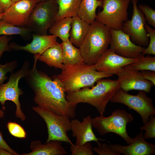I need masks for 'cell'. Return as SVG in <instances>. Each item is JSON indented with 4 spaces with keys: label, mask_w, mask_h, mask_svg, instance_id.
<instances>
[{
    "label": "cell",
    "mask_w": 155,
    "mask_h": 155,
    "mask_svg": "<svg viewBox=\"0 0 155 155\" xmlns=\"http://www.w3.org/2000/svg\"><path fill=\"white\" fill-rule=\"evenodd\" d=\"M7 127L10 133L15 137L24 138L26 137V133L23 128L19 124L13 122H9Z\"/></svg>",
    "instance_id": "obj_32"
},
{
    "label": "cell",
    "mask_w": 155,
    "mask_h": 155,
    "mask_svg": "<svg viewBox=\"0 0 155 155\" xmlns=\"http://www.w3.org/2000/svg\"><path fill=\"white\" fill-rule=\"evenodd\" d=\"M111 39L110 29L95 20L90 24L87 34L79 47L84 62L95 64L108 49Z\"/></svg>",
    "instance_id": "obj_4"
},
{
    "label": "cell",
    "mask_w": 155,
    "mask_h": 155,
    "mask_svg": "<svg viewBox=\"0 0 155 155\" xmlns=\"http://www.w3.org/2000/svg\"><path fill=\"white\" fill-rule=\"evenodd\" d=\"M146 93L144 91L140 90L136 95H132L119 88L110 101L123 104L136 111L140 115L143 123L145 124L149 121L150 116L155 115L153 100L147 96Z\"/></svg>",
    "instance_id": "obj_10"
},
{
    "label": "cell",
    "mask_w": 155,
    "mask_h": 155,
    "mask_svg": "<svg viewBox=\"0 0 155 155\" xmlns=\"http://www.w3.org/2000/svg\"><path fill=\"white\" fill-rule=\"evenodd\" d=\"M19 0H11V1L12 3L15 2H16V1Z\"/></svg>",
    "instance_id": "obj_44"
},
{
    "label": "cell",
    "mask_w": 155,
    "mask_h": 155,
    "mask_svg": "<svg viewBox=\"0 0 155 155\" xmlns=\"http://www.w3.org/2000/svg\"><path fill=\"white\" fill-rule=\"evenodd\" d=\"M90 24L82 20L78 15L72 18L69 40L79 47L84 40L88 31Z\"/></svg>",
    "instance_id": "obj_20"
},
{
    "label": "cell",
    "mask_w": 155,
    "mask_h": 155,
    "mask_svg": "<svg viewBox=\"0 0 155 155\" xmlns=\"http://www.w3.org/2000/svg\"><path fill=\"white\" fill-rule=\"evenodd\" d=\"M138 8L145 14L147 24L155 27V10L148 5L141 4Z\"/></svg>",
    "instance_id": "obj_33"
},
{
    "label": "cell",
    "mask_w": 155,
    "mask_h": 155,
    "mask_svg": "<svg viewBox=\"0 0 155 155\" xmlns=\"http://www.w3.org/2000/svg\"><path fill=\"white\" fill-rule=\"evenodd\" d=\"M154 115L150 116L148 122L140 128L141 131H146L143 134L144 138L145 140L155 138V117Z\"/></svg>",
    "instance_id": "obj_30"
},
{
    "label": "cell",
    "mask_w": 155,
    "mask_h": 155,
    "mask_svg": "<svg viewBox=\"0 0 155 155\" xmlns=\"http://www.w3.org/2000/svg\"><path fill=\"white\" fill-rule=\"evenodd\" d=\"M28 61H24L20 69L14 73H11L7 82L0 85V103L2 105V109L3 110L5 109L4 105L6 101L13 102L16 106V117L22 121H24L26 117L21 108L19 100V96L22 95L24 92L19 87L18 83L20 80L25 77L28 74L30 69Z\"/></svg>",
    "instance_id": "obj_8"
},
{
    "label": "cell",
    "mask_w": 155,
    "mask_h": 155,
    "mask_svg": "<svg viewBox=\"0 0 155 155\" xmlns=\"http://www.w3.org/2000/svg\"><path fill=\"white\" fill-rule=\"evenodd\" d=\"M12 3L11 0H0V7L4 12Z\"/></svg>",
    "instance_id": "obj_38"
},
{
    "label": "cell",
    "mask_w": 155,
    "mask_h": 155,
    "mask_svg": "<svg viewBox=\"0 0 155 155\" xmlns=\"http://www.w3.org/2000/svg\"><path fill=\"white\" fill-rule=\"evenodd\" d=\"M134 69L138 71L150 70L155 71V57L144 55L138 58V60L129 64Z\"/></svg>",
    "instance_id": "obj_27"
},
{
    "label": "cell",
    "mask_w": 155,
    "mask_h": 155,
    "mask_svg": "<svg viewBox=\"0 0 155 155\" xmlns=\"http://www.w3.org/2000/svg\"><path fill=\"white\" fill-rule=\"evenodd\" d=\"M95 86L66 92L65 97L71 104L86 103L94 107L100 115H104L106 106L116 91L120 88L118 80L101 79Z\"/></svg>",
    "instance_id": "obj_3"
},
{
    "label": "cell",
    "mask_w": 155,
    "mask_h": 155,
    "mask_svg": "<svg viewBox=\"0 0 155 155\" xmlns=\"http://www.w3.org/2000/svg\"><path fill=\"white\" fill-rule=\"evenodd\" d=\"M61 73L53 77V80L64 92L74 91L86 87H92L98 80L113 76L97 71L94 65L85 63L71 66L63 64Z\"/></svg>",
    "instance_id": "obj_2"
},
{
    "label": "cell",
    "mask_w": 155,
    "mask_h": 155,
    "mask_svg": "<svg viewBox=\"0 0 155 155\" xmlns=\"http://www.w3.org/2000/svg\"><path fill=\"white\" fill-rule=\"evenodd\" d=\"M108 146L112 150L125 155H150L155 153V145L146 141L143 137V131H141L134 137L133 141L128 145L115 144Z\"/></svg>",
    "instance_id": "obj_16"
},
{
    "label": "cell",
    "mask_w": 155,
    "mask_h": 155,
    "mask_svg": "<svg viewBox=\"0 0 155 155\" xmlns=\"http://www.w3.org/2000/svg\"><path fill=\"white\" fill-rule=\"evenodd\" d=\"M34 65L24 77L27 85L34 92V100L39 106L69 118L76 116L77 104L67 101L63 89L45 73L38 70L37 59L34 57Z\"/></svg>",
    "instance_id": "obj_1"
},
{
    "label": "cell",
    "mask_w": 155,
    "mask_h": 155,
    "mask_svg": "<svg viewBox=\"0 0 155 155\" xmlns=\"http://www.w3.org/2000/svg\"><path fill=\"white\" fill-rule=\"evenodd\" d=\"M131 0H102L103 9L96 14L95 20L110 29L121 30L128 20L127 9Z\"/></svg>",
    "instance_id": "obj_9"
},
{
    "label": "cell",
    "mask_w": 155,
    "mask_h": 155,
    "mask_svg": "<svg viewBox=\"0 0 155 155\" xmlns=\"http://www.w3.org/2000/svg\"><path fill=\"white\" fill-rule=\"evenodd\" d=\"M63 54V63L71 66L84 63L79 49L74 46L69 40L61 44Z\"/></svg>",
    "instance_id": "obj_23"
},
{
    "label": "cell",
    "mask_w": 155,
    "mask_h": 155,
    "mask_svg": "<svg viewBox=\"0 0 155 155\" xmlns=\"http://www.w3.org/2000/svg\"><path fill=\"white\" fill-rule=\"evenodd\" d=\"M117 75L120 88L126 92L137 90L149 93L154 85L152 82L143 78L139 71L133 68L129 64L123 67Z\"/></svg>",
    "instance_id": "obj_13"
},
{
    "label": "cell",
    "mask_w": 155,
    "mask_h": 155,
    "mask_svg": "<svg viewBox=\"0 0 155 155\" xmlns=\"http://www.w3.org/2000/svg\"><path fill=\"white\" fill-rule=\"evenodd\" d=\"M142 77L146 80L152 82L155 85V71L150 70H142L140 72Z\"/></svg>",
    "instance_id": "obj_36"
},
{
    "label": "cell",
    "mask_w": 155,
    "mask_h": 155,
    "mask_svg": "<svg viewBox=\"0 0 155 155\" xmlns=\"http://www.w3.org/2000/svg\"><path fill=\"white\" fill-rule=\"evenodd\" d=\"M92 119L91 116L88 115L84 117L82 122L77 119H72L71 120L72 136L76 138L75 145H81L92 141L97 144L99 142V140L107 141L96 136L92 129Z\"/></svg>",
    "instance_id": "obj_17"
},
{
    "label": "cell",
    "mask_w": 155,
    "mask_h": 155,
    "mask_svg": "<svg viewBox=\"0 0 155 155\" xmlns=\"http://www.w3.org/2000/svg\"><path fill=\"white\" fill-rule=\"evenodd\" d=\"M32 108L46 123L48 133L46 142L51 140H58L70 145L73 144L67 134L68 131L71 130V121L69 117L38 106Z\"/></svg>",
    "instance_id": "obj_7"
},
{
    "label": "cell",
    "mask_w": 155,
    "mask_h": 155,
    "mask_svg": "<svg viewBox=\"0 0 155 155\" xmlns=\"http://www.w3.org/2000/svg\"><path fill=\"white\" fill-rule=\"evenodd\" d=\"M11 36L2 35L0 36V61L1 56L5 51H11L12 50L9 45V42L11 39Z\"/></svg>",
    "instance_id": "obj_35"
},
{
    "label": "cell",
    "mask_w": 155,
    "mask_h": 155,
    "mask_svg": "<svg viewBox=\"0 0 155 155\" xmlns=\"http://www.w3.org/2000/svg\"><path fill=\"white\" fill-rule=\"evenodd\" d=\"M18 65V62L16 60L7 62L3 65L1 64L0 63V85L3 84L4 81L7 79L6 74L9 72L11 73H13Z\"/></svg>",
    "instance_id": "obj_31"
},
{
    "label": "cell",
    "mask_w": 155,
    "mask_h": 155,
    "mask_svg": "<svg viewBox=\"0 0 155 155\" xmlns=\"http://www.w3.org/2000/svg\"><path fill=\"white\" fill-rule=\"evenodd\" d=\"M0 155H12V154L7 150L0 148Z\"/></svg>",
    "instance_id": "obj_39"
},
{
    "label": "cell",
    "mask_w": 155,
    "mask_h": 155,
    "mask_svg": "<svg viewBox=\"0 0 155 155\" xmlns=\"http://www.w3.org/2000/svg\"><path fill=\"white\" fill-rule=\"evenodd\" d=\"M32 151L23 153L22 155H63L67 151L62 145V142L51 140L42 144L39 140L33 141L30 146Z\"/></svg>",
    "instance_id": "obj_19"
},
{
    "label": "cell",
    "mask_w": 155,
    "mask_h": 155,
    "mask_svg": "<svg viewBox=\"0 0 155 155\" xmlns=\"http://www.w3.org/2000/svg\"><path fill=\"white\" fill-rule=\"evenodd\" d=\"M133 119L131 114L125 110L118 109L113 111L108 117L100 115L92 118L91 123L92 127L96 129L100 135L113 133L121 136L129 144L133 141L134 138L129 136L126 126L127 124Z\"/></svg>",
    "instance_id": "obj_5"
},
{
    "label": "cell",
    "mask_w": 155,
    "mask_h": 155,
    "mask_svg": "<svg viewBox=\"0 0 155 155\" xmlns=\"http://www.w3.org/2000/svg\"><path fill=\"white\" fill-rule=\"evenodd\" d=\"M138 58L123 57L115 53L110 48L99 58L94 66L98 71L113 75L119 73L124 66L137 61Z\"/></svg>",
    "instance_id": "obj_15"
},
{
    "label": "cell",
    "mask_w": 155,
    "mask_h": 155,
    "mask_svg": "<svg viewBox=\"0 0 155 155\" xmlns=\"http://www.w3.org/2000/svg\"><path fill=\"white\" fill-rule=\"evenodd\" d=\"M72 18L66 17L56 21L49 30V32L58 37L63 42L69 40Z\"/></svg>",
    "instance_id": "obj_25"
},
{
    "label": "cell",
    "mask_w": 155,
    "mask_h": 155,
    "mask_svg": "<svg viewBox=\"0 0 155 155\" xmlns=\"http://www.w3.org/2000/svg\"><path fill=\"white\" fill-rule=\"evenodd\" d=\"M36 4L35 0H20L15 2L4 12L2 19L17 26L25 27Z\"/></svg>",
    "instance_id": "obj_14"
},
{
    "label": "cell",
    "mask_w": 155,
    "mask_h": 155,
    "mask_svg": "<svg viewBox=\"0 0 155 155\" xmlns=\"http://www.w3.org/2000/svg\"><path fill=\"white\" fill-rule=\"evenodd\" d=\"M102 5V0H81L78 16L90 24L95 20L96 9Z\"/></svg>",
    "instance_id": "obj_22"
},
{
    "label": "cell",
    "mask_w": 155,
    "mask_h": 155,
    "mask_svg": "<svg viewBox=\"0 0 155 155\" xmlns=\"http://www.w3.org/2000/svg\"><path fill=\"white\" fill-rule=\"evenodd\" d=\"M4 12L2 13H0V20L3 17V16L4 14Z\"/></svg>",
    "instance_id": "obj_42"
},
{
    "label": "cell",
    "mask_w": 155,
    "mask_h": 155,
    "mask_svg": "<svg viewBox=\"0 0 155 155\" xmlns=\"http://www.w3.org/2000/svg\"><path fill=\"white\" fill-rule=\"evenodd\" d=\"M50 0H35L36 4L42 1H46Z\"/></svg>",
    "instance_id": "obj_41"
},
{
    "label": "cell",
    "mask_w": 155,
    "mask_h": 155,
    "mask_svg": "<svg viewBox=\"0 0 155 155\" xmlns=\"http://www.w3.org/2000/svg\"><path fill=\"white\" fill-rule=\"evenodd\" d=\"M32 32L30 30L26 27L17 26L2 19L0 20V35L18 34L26 38Z\"/></svg>",
    "instance_id": "obj_26"
},
{
    "label": "cell",
    "mask_w": 155,
    "mask_h": 155,
    "mask_svg": "<svg viewBox=\"0 0 155 155\" xmlns=\"http://www.w3.org/2000/svg\"><path fill=\"white\" fill-rule=\"evenodd\" d=\"M98 144V147H92V150L99 155H120L118 152L112 150L106 143L101 144L100 142Z\"/></svg>",
    "instance_id": "obj_34"
},
{
    "label": "cell",
    "mask_w": 155,
    "mask_h": 155,
    "mask_svg": "<svg viewBox=\"0 0 155 155\" xmlns=\"http://www.w3.org/2000/svg\"><path fill=\"white\" fill-rule=\"evenodd\" d=\"M32 40L30 43L23 46L11 42L9 45L12 50L24 51L39 55L48 48L53 46L57 42V37L52 35H41L33 34Z\"/></svg>",
    "instance_id": "obj_18"
},
{
    "label": "cell",
    "mask_w": 155,
    "mask_h": 155,
    "mask_svg": "<svg viewBox=\"0 0 155 155\" xmlns=\"http://www.w3.org/2000/svg\"><path fill=\"white\" fill-rule=\"evenodd\" d=\"M55 0L58 7L56 21L78 15L81 0Z\"/></svg>",
    "instance_id": "obj_24"
},
{
    "label": "cell",
    "mask_w": 155,
    "mask_h": 155,
    "mask_svg": "<svg viewBox=\"0 0 155 155\" xmlns=\"http://www.w3.org/2000/svg\"><path fill=\"white\" fill-rule=\"evenodd\" d=\"M4 113L3 111L0 109V118H2L4 117Z\"/></svg>",
    "instance_id": "obj_40"
},
{
    "label": "cell",
    "mask_w": 155,
    "mask_h": 155,
    "mask_svg": "<svg viewBox=\"0 0 155 155\" xmlns=\"http://www.w3.org/2000/svg\"><path fill=\"white\" fill-rule=\"evenodd\" d=\"M145 28L148 34L150 40L148 47L145 48L142 52L144 55L146 54L155 55V30L146 24Z\"/></svg>",
    "instance_id": "obj_29"
},
{
    "label": "cell",
    "mask_w": 155,
    "mask_h": 155,
    "mask_svg": "<svg viewBox=\"0 0 155 155\" xmlns=\"http://www.w3.org/2000/svg\"><path fill=\"white\" fill-rule=\"evenodd\" d=\"M110 49L115 53L123 57L138 58L144 56L142 52L145 48L136 45L130 39V36L122 30L110 29Z\"/></svg>",
    "instance_id": "obj_12"
},
{
    "label": "cell",
    "mask_w": 155,
    "mask_h": 155,
    "mask_svg": "<svg viewBox=\"0 0 155 155\" xmlns=\"http://www.w3.org/2000/svg\"><path fill=\"white\" fill-rule=\"evenodd\" d=\"M133 12L131 20H127L123 25L121 30L129 35L132 42L143 47L148 46L149 42V36L144 26L146 21L143 13L137 5L138 0H131Z\"/></svg>",
    "instance_id": "obj_11"
},
{
    "label": "cell",
    "mask_w": 155,
    "mask_h": 155,
    "mask_svg": "<svg viewBox=\"0 0 155 155\" xmlns=\"http://www.w3.org/2000/svg\"><path fill=\"white\" fill-rule=\"evenodd\" d=\"M4 12V11L1 9V8L0 7V13H2Z\"/></svg>",
    "instance_id": "obj_43"
},
{
    "label": "cell",
    "mask_w": 155,
    "mask_h": 155,
    "mask_svg": "<svg viewBox=\"0 0 155 155\" xmlns=\"http://www.w3.org/2000/svg\"><path fill=\"white\" fill-rule=\"evenodd\" d=\"M0 148L5 149L10 153L12 155H19L20 154L12 149L7 144L4 139L3 135L0 131Z\"/></svg>",
    "instance_id": "obj_37"
},
{
    "label": "cell",
    "mask_w": 155,
    "mask_h": 155,
    "mask_svg": "<svg viewBox=\"0 0 155 155\" xmlns=\"http://www.w3.org/2000/svg\"><path fill=\"white\" fill-rule=\"evenodd\" d=\"M58 9L55 0L42 1L37 3L25 27L34 34L47 35L48 30L56 21Z\"/></svg>",
    "instance_id": "obj_6"
},
{
    "label": "cell",
    "mask_w": 155,
    "mask_h": 155,
    "mask_svg": "<svg viewBox=\"0 0 155 155\" xmlns=\"http://www.w3.org/2000/svg\"><path fill=\"white\" fill-rule=\"evenodd\" d=\"M38 60L51 67L61 69L63 63L62 49L60 44L57 42L39 55H34Z\"/></svg>",
    "instance_id": "obj_21"
},
{
    "label": "cell",
    "mask_w": 155,
    "mask_h": 155,
    "mask_svg": "<svg viewBox=\"0 0 155 155\" xmlns=\"http://www.w3.org/2000/svg\"><path fill=\"white\" fill-rule=\"evenodd\" d=\"M71 155H94L92 146L90 142L76 146L73 144L70 146Z\"/></svg>",
    "instance_id": "obj_28"
}]
</instances>
